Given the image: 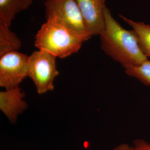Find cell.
<instances>
[{"label":"cell","mask_w":150,"mask_h":150,"mask_svg":"<svg viewBox=\"0 0 150 150\" xmlns=\"http://www.w3.org/2000/svg\"><path fill=\"white\" fill-rule=\"evenodd\" d=\"M83 42L66 28L46 21L36 35L35 46L56 57L64 59L77 52Z\"/></svg>","instance_id":"obj_2"},{"label":"cell","mask_w":150,"mask_h":150,"mask_svg":"<svg viewBox=\"0 0 150 150\" xmlns=\"http://www.w3.org/2000/svg\"><path fill=\"white\" fill-rule=\"evenodd\" d=\"M10 27L5 22L0 21V57L8 53L18 51L21 47L20 39Z\"/></svg>","instance_id":"obj_9"},{"label":"cell","mask_w":150,"mask_h":150,"mask_svg":"<svg viewBox=\"0 0 150 150\" xmlns=\"http://www.w3.org/2000/svg\"><path fill=\"white\" fill-rule=\"evenodd\" d=\"M56 58L41 50L35 51L29 56L28 77L32 80L40 95L54 89V80L59 75Z\"/></svg>","instance_id":"obj_4"},{"label":"cell","mask_w":150,"mask_h":150,"mask_svg":"<svg viewBox=\"0 0 150 150\" xmlns=\"http://www.w3.org/2000/svg\"><path fill=\"white\" fill-rule=\"evenodd\" d=\"M132 150H150V143L145 139H135L132 146Z\"/></svg>","instance_id":"obj_12"},{"label":"cell","mask_w":150,"mask_h":150,"mask_svg":"<svg viewBox=\"0 0 150 150\" xmlns=\"http://www.w3.org/2000/svg\"><path fill=\"white\" fill-rule=\"evenodd\" d=\"M112 150H132V146H130L129 144L126 143H122L120 145H117L115 147L113 148Z\"/></svg>","instance_id":"obj_13"},{"label":"cell","mask_w":150,"mask_h":150,"mask_svg":"<svg viewBox=\"0 0 150 150\" xmlns=\"http://www.w3.org/2000/svg\"><path fill=\"white\" fill-rule=\"evenodd\" d=\"M33 0H0V21L11 26L16 15L32 5Z\"/></svg>","instance_id":"obj_8"},{"label":"cell","mask_w":150,"mask_h":150,"mask_svg":"<svg viewBox=\"0 0 150 150\" xmlns=\"http://www.w3.org/2000/svg\"><path fill=\"white\" fill-rule=\"evenodd\" d=\"M28 57L18 51L0 57V86L9 90L20 86L28 77Z\"/></svg>","instance_id":"obj_5"},{"label":"cell","mask_w":150,"mask_h":150,"mask_svg":"<svg viewBox=\"0 0 150 150\" xmlns=\"http://www.w3.org/2000/svg\"><path fill=\"white\" fill-rule=\"evenodd\" d=\"M91 36L100 35L105 27V0H76Z\"/></svg>","instance_id":"obj_6"},{"label":"cell","mask_w":150,"mask_h":150,"mask_svg":"<svg viewBox=\"0 0 150 150\" xmlns=\"http://www.w3.org/2000/svg\"><path fill=\"white\" fill-rule=\"evenodd\" d=\"M125 72L146 86H150V61L149 59L142 64L125 69Z\"/></svg>","instance_id":"obj_11"},{"label":"cell","mask_w":150,"mask_h":150,"mask_svg":"<svg viewBox=\"0 0 150 150\" xmlns=\"http://www.w3.org/2000/svg\"><path fill=\"white\" fill-rule=\"evenodd\" d=\"M20 86L0 92V110L11 123H15L18 116L28 108Z\"/></svg>","instance_id":"obj_7"},{"label":"cell","mask_w":150,"mask_h":150,"mask_svg":"<svg viewBox=\"0 0 150 150\" xmlns=\"http://www.w3.org/2000/svg\"><path fill=\"white\" fill-rule=\"evenodd\" d=\"M99 36L103 52L121 64L124 69L142 64L148 59L134 30H127L122 27L107 7L105 29Z\"/></svg>","instance_id":"obj_1"},{"label":"cell","mask_w":150,"mask_h":150,"mask_svg":"<svg viewBox=\"0 0 150 150\" xmlns=\"http://www.w3.org/2000/svg\"><path fill=\"white\" fill-rule=\"evenodd\" d=\"M120 16L132 27L143 52L147 58L150 57V25L142 22L134 21L121 15Z\"/></svg>","instance_id":"obj_10"},{"label":"cell","mask_w":150,"mask_h":150,"mask_svg":"<svg viewBox=\"0 0 150 150\" xmlns=\"http://www.w3.org/2000/svg\"><path fill=\"white\" fill-rule=\"evenodd\" d=\"M46 21L66 28L85 42L92 37L76 0H46Z\"/></svg>","instance_id":"obj_3"}]
</instances>
